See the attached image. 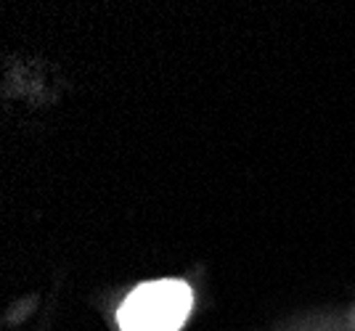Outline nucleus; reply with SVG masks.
Instances as JSON below:
<instances>
[{
    "label": "nucleus",
    "instance_id": "obj_1",
    "mask_svg": "<svg viewBox=\"0 0 355 331\" xmlns=\"http://www.w3.org/2000/svg\"><path fill=\"white\" fill-rule=\"evenodd\" d=\"M191 310V289L183 281L141 284L119 307L122 331H178Z\"/></svg>",
    "mask_w": 355,
    "mask_h": 331
}]
</instances>
